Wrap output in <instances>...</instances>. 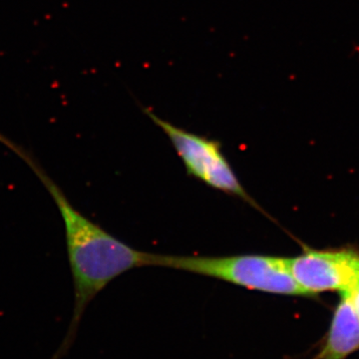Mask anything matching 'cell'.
<instances>
[{"instance_id": "1", "label": "cell", "mask_w": 359, "mask_h": 359, "mask_svg": "<svg viewBox=\"0 0 359 359\" xmlns=\"http://www.w3.org/2000/svg\"><path fill=\"white\" fill-rule=\"evenodd\" d=\"M0 143L34 172L57 205L65 229L66 247L74 285V309L65 341L54 358L61 359L74 341L85 309L112 280L131 269L154 266L155 254L141 252L115 238L71 204L36 158L0 134Z\"/></svg>"}, {"instance_id": "2", "label": "cell", "mask_w": 359, "mask_h": 359, "mask_svg": "<svg viewBox=\"0 0 359 359\" xmlns=\"http://www.w3.org/2000/svg\"><path fill=\"white\" fill-rule=\"evenodd\" d=\"M208 276L266 294L308 297L294 280L289 257L266 255L228 257L155 255V266Z\"/></svg>"}, {"instance_id": "3", "label": "cell", "mask_w": 359, "mask_h": 359, "mask_svg": "<svg viewBox=\"0 0 359 359\" xmlns=\"http://www.w3.org/2000/svg\"><path fill=\"white\" fill-rule=\"evenodd\" d=\"M144 111L167 135L177 154L181 158L187 173L200 180L205 185L240 198L255 209L264 212L238 179L226 156L222 152L219 141L187 131L158 117L151 110Z\"/></svg>"}, {"instance_id": "4", "label": "cell", "mask_w": 359, "mask_h": 359, "mask_svg": "<svg viewBox=\"0 0 359 359\" xmlns=\"http://www.w3.org/2000/svg\"><path fill=\"white\" fill-rule=\"evenodd\" d=\"M289 261L294 280L308 297L335 290L348 294L359 287V254L353 250L306 249Z\"/></svg>"}, {"instance_id": "5", "label": "cell", "mask_w": 359, "mask_h": 359, "mask_svg": "<svg viewBox=\"0 0 359 359\" xmlns=\"http://www.w3.org/2000/svg\"><path fill=\"white\" fill-rule=\"evenodd\" d=\"M358 349L359 318L351 299L342 294L318 359H346Z\"/></svg>"}, {"instance_id": "6", "label": "cell", "mask_w": 359, "mask_h": 359, "mask_svg": "<svg viewBox=\"0 0 359 359\" xmlns=\"http://www.w3.org/2000/svg\"><path fill=\"white\" fill-rule=\"evenodd\" d=\"M346 294L351 299V304H353V308L355 309L359 318V287L358 289L353 290V292H348V294Z\"/></svg>"}]
</instances>
